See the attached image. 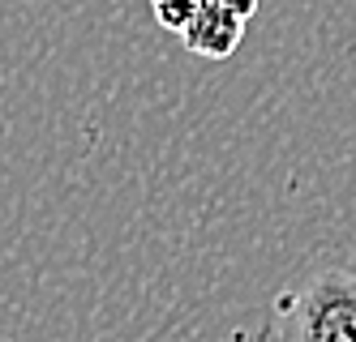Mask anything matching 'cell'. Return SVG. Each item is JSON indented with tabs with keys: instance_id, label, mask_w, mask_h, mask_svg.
Returning <instances> with one entry per match:
<instances>
[{
	"instance_id": "1",
	"label": "cell",
	"mask_w": 356,
	"mask_h": 342,
	"mask_svg": "<svg viewBox=\"0 0 356 342\" xmlns=\"http://www.w3.org/2000/svg\"><path fill=\"white\" fill-rule=\"evenodd\" d=\"M284 342H356V274L322 270L288 296Z\"/></svg>"
},
{
	"instance_id": "4",
	"label": "cell",
	"mask_w": 356,
	"mask_h": 342,
	"mask_svg": "<svg viewBox=\"0 0 356 342\" xmlns=\"http://www.w3.org/2000/svg\"><path fill=\"white\" fill-rule=\"evenodd\" d=\"M223 5H227V9H232L236 17H249L253 9H258V0H223Z\"/></svg>"
},
{
	"instance_id": "2",
	"label": "cell",
	"mask_w": 356,
	"mask_h": 342,
	"mask_svg": "<svg viewBox=\"0 0 356 342\" xmlns=\"http://www.w3.org/2000/svg\"><path fill=\"white\" fill-rule=\"evenodd\" d=\"M241 31H245V17H236L223 0H202L193 22L181 31V39H185L189 51H197V56L223 60V56H232V51H236Z\"/></svg>"
},
{
	"instance_id": "3",
	"label": "cell",
	"mask_w": 356,
	"mask_h": 342,
	"mask_svg": "<svg viewBox=\"0 0 356 342\" xmlns=\"http://www.w3.org/2000/svg\"><path fill=\"white\" fill-rule=\"evenodd\" d=\"M197 5H202V0H155V17H159V26H168V31L181 35L185 26L193 22Z\"/></svg>"
}]
</instances>
